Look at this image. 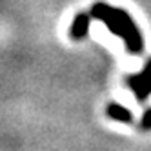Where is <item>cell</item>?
<instances>
[{
  "mask_svg": "<svg viewBox=\"0 0 151 151\" xmlns=\"http://www.w3.org/2000/svg\"><path fill=\"white\" fill-rule=\"evenodd\" d=\"M91 15L95 18H99L100 22H104L106 27L109 29L113 35L120 37L124 40L127 53L138 55V53L142 51V47H144L142 35H140L135 20L129 17L124 9L113 7V6L104 4V2H96L91 7Z\"/></svg>",
  "mask_w": 151,
  "mask_h": 151,
  "instance_id": "obj_1",
  "label": "cell"
},
{
  "mask_svg": "<svg viewBox=\"0 0 151 151\" xmlns=\"http://www.w3.org/2000/svg\"><path fill=\"white\" fill-rule=\"evenodd\" d=\"M140 127H142V129H151V109H146V113L142 115Z\"/></svg>",
  "mask_w": 151,
  "mask_h": 151,
  "instance_id": "obj_5",
  "label": "cell"
},
{
  "mask_svg": "<svg viewBox=\"0 0 151 151\" xmlns=\"http://www.w3.org/2000/svg\"><path fill=\"white\" fill-rule=\"evenodd\" d=\"M107 116L113 118V120H118V122H131L133 120V113L120 104H109L107 106Z\"/></svg>",
  "mask_w": 151,
  "mask_h": 151,
  "instance_id": "obj_4",
  "label": "cell"
},
{
  "mask_svg": "<svg viewBox=\"0 0 151 151\" xmlns=\"http://www.w3.org/2000/svg\"><path fill=\"white\" fill-rule=\"evenodd\" d=\"M127 86L137 93L138 100H146L149 93H151V60L147 62L146 69L140 75H133V77H127Z\"/></svg>",
  "mask_w": 151,
  "mask_h": 151,
  "instance_id": "obj_2",
  "label": "cell"
},
{
  "mask_svg": "<svg viewBox=\"0 0 151 151\" xmlns=\"http://www.w3.org/2000/svg\"><path fill=\"white\" fill-rule=\"evenodd\" d=\"M91 13H78L73 18L71 27H69V37L73 40H82L91 27Z\"/></svg>",
  "mask_w": 151,
  "mask_h": 151,
  "instance_id": "obj_3",
  "label": "cell"
}]
</instances>
